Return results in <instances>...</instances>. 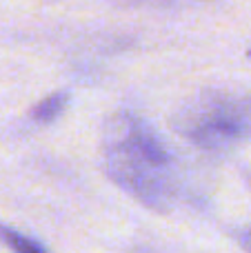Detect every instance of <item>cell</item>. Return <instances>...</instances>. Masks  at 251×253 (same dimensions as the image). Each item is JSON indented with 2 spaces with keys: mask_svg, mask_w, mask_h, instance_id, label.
Masks as SVG:
<instances>
[{
  "mask_svg": "<svg viewBox=\"0 0 251 253\" xmlns=\"http://www.w3.org/2000/svg\"><path fill=\"white\" fill-rule=\"evenodd\" d=\"M67 105H69V93L56 91V93H51V96H47L44 100H40L38 105L31 109V118H34L36 123L49 125L56 118H60L62 111L67 109Z\"/></svg>",
  "mask_w": 251,
  "mask_h": 253,
  "instance_id": "cell-3",
  "label": "cell"
},
{
  "mask_svg": "<svg viewBox=\"0 0 251 253\" xmlns=\"http://www.w3.org/2000/svg\"><path fill=\"white\" fill-rule=\"evenodd\" d=\"M243 245H245V249H247V251L251 253V229H249V231L243 236Z\"/></svg>",
  "mask_w": 251,
  "mask_h": 253,
  "instance_id": "cell-5",
  "label": "cell"
},
{
  "mask_svg": "<svg viewBox=\"0 0 251 253\" xmlns=\"http://www.w3.org/2000/svg\"><path fill=\"white\" fill-rule=\"evenodd\" d=\"M107 173L116 184L156 211L171 200V156L151 126L120 116L105 142Z\"/></svg>",
  "mask_w": 251,
  "mask_h": 253,
  "instance_id": "cell-1",
  "label": "cell"
},
{
  "mask_svg": "<svg viewBox=\"0 0 251 253\" xmlns=\"http://www.w3.org/2000/svg\"><path fill=\"white\" fill-rule=\"evenodd\" d=\"M178 129L203 149H227L251 135V96L216 93L185 114Z\"/></svg>",
  "mask_w": 251,
  "mask_h": 253,
  "instance_id": "cell-2",
  "label": "cell"
},
{
  "mask_svg": "<svg viewBox=\"0 0 251 253\" xmlns=\"http://www.w3.org/2000/svg\"><path fill=\"white\" fill-rule=\"evenodd\" d=\"M0 238L7 242L9 249H13L16 253H47V251H44V247H40L36 240L27 238L25 233L13 231V229L0 227Z\"/></svg>",
  "mask_w": 251,
  "mask_h": 253,
  "instance_id": "cell-4",
  "label": "cell"
}]
</instances>
